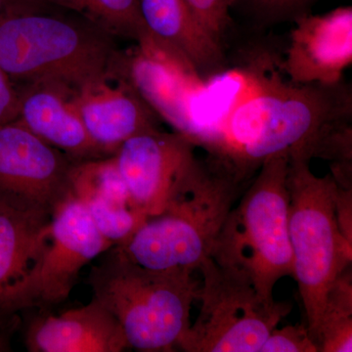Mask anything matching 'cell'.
I'll use <instances>...</instances> for the list:
<instances>
[{
  "label": "cell",
  "mask_w": 352,
  "mask_h": 352,
  "mask_svg": "<svg viewBox=\"0 0 352 352\" xmlns=\"http://www.w3.org/2000/svg\"><path fill=\"white\" fill-rule=\"evenodd\" d=\"M266 61L230 72L237 89L212 122L207 147L212 161L249 182L277 155L323 159L351 126V96L342 85H300Z\"/></svg>",
  "instance_id": "obj_1"
},
{
  "label": "cell",
  "mask_w": 352,
  "mask_h": 352,
  "mask_svg": "<svg viewBox=\"0 0 352 352\" xmlns=\"http://www.w3.org/2000/svg\"><path fill=\"white\" fill-rule=\"evenodd\" d=\"M112 34L82 16L52 11L0 18V69L16 85L53 83L78 91L115 80L120 51Z\"/></svg>",
  "instance_id": "obj_2"
},
{
  "label": "cell",
  "mask_w": 352,
  "mask_h": 352,
  "mask_svg": "<svg viewBox=\"0 0 352 352\" xmlns=\"http://www.w3.org/2000/svg\"><path fill=\"white\" fill-rule=\"evenodd\" d=\"M243 184L212 159L198 160L166 210L148 217L117 247L127 258L149 270L195 272L210 258Z\"/></svg>",
  "instance_id": "obj_3"
},
{
  "label": "cell",
  "mask_w": 352,
  "mask_h": 352,
  "mask_svg": "<svg viewBox=\"0 0 352 352\" xmlns=\"http://www.w3.org/2000/svg\"><path fill=\"white\" fill-rule=\"evenodd\" d=\"M92 267L94 298L116 317L131 349L173 351L187 333L199 282L193 271L153 270L108 250Z\"/></svg>",
  "instance_id": "obj_4"
},
{
  "label": "cell",
  "mask_w": 352,
  "mask_h": 352,
  "mask_svg": "<svg viewBox=\"0 0 352 352\" xmlns=\"http://www.w3.org/2000/svg\"><path fill=\"white\" fill-rule=\"evenodd\" d=\"M288 173V155L263 162L227 215L210 254L219 265L247 278L266 300H274L278 281L294 274Z\"/></svg>",
  "instance_id": "obj_5"
},
{
  "label": "cell",
  "mask_w": 352,
  "mask_h": 352,
  "mask_svg": "<svg viewBox=\"0 0 352 352\" xmlns=\"http://www.w3.org/2000/svg\"><path fill=\"white\" fill-rule=\"evenodd\" d=\"M309 163L305 157H289V231L293 276L308 330L316 342L328 291L351 266L352 244L340 232L338 223L337 182L331 173L322 177L315 175Z\"/></svg>",
  "instance_id": "obj_6"
},
{
  "label": "cell",
  "mask_w": 352,
  "mask_h": 352,
  "mask_svg": "<svg viewBox=\"0 0 352 352\" xmlns=\"http://www.w3.org/2000/svg\"><path fill=\"white\" fill-rule=\"evenodd\" d=\"M198 271L200 311L178 344L182 351L259 352L273 329L292 311L291 302L264 300L247 278L214 259H206Z\"/></svg>",
  "instance_id": "obj_7"
},
{
  "label": "cell",
  "mask_w": 352,
  "mask_h": 352,
  "mask_svg": "<svg viewBox=\"0 0 352 352\" xmlns=\"http://www.w3.org/2000/svg\"><path fill=\"white\" fill-rule=\"evenodd\" d=\"M113 245L72 193L52 214L48 242L38 261L7 292L0 305V318L34 308L46 312L64 302L82 268Z\"/></svg>",
  "instance_id": "obj_8"
},
{
  "label": "cell",
  "mask_w": 352,
  "mask_h": 352,
  "mask_svg": "<svg viewBox=\"0 0 352 352\" xmlns=\"http://www.w3.org/2000/svg\"><path fill=\"white\" fill-rule=\"evenodd\" d=\"M73 161L18 120L0 126V203L52 217L72 194Z\"/></svg>",
  "instance_id": "obj_9"
},
{
  "label": "cell",
  "mask_w": 352,
  "mask_h": 352,
  "mask_svg": "<svg viewBox=\"0 0 352 352\" xmlns=\"http://www.w3.org/2000/svg\"><path fill=\"white\" fill-rule=\"evenodd\" d=\"M118 78H122L155 113L189 139L204 147L208 129L198 113V105L207 91L208 82L188 65L155 41L138 45L120 55Z\"/></svg>",
  "instance_id": "obj_10"
},
{
  "label": "cell",
  "mask_w": 352,
  "mask_h": 352,
  "mask_svg": "<svg viewBox=\"0 0 352 352\" xmlns=\"http://www.w3.org/2000/svg\"><path fill=\"white\" fill-rule=\"evenodd\" d=\"M196 146L159 127L127 139L113 154L136 208L146 217L163 212L198 161Z\"/></svg>",
  "instance_id": "obj_11"
},
{
  "label": "cell",
  "mask_w": 352,
  "mask_h": 352,
  "mask_svg": "<svg viewBox=\"0 0 352 352\" xmlns=\"http://www.w3.org/2000/svg\"><path fill=\"white\" fill-rule=\"evenodd\" d=\"M352 62V8L338 7L323 15L300 14L291 32L280 71L300 85H333Z\"/></svg>",
  "instance_id": "obj_12"
},
{
  "label": "cell",
  "mask_w": 352,
  "mask_h": 352,
  "mask_svg": "<svg viewBox=\"0 0 352 352\" xmlns=\"http://www.w3.org/2000/svg\"><path fill=\"white\" fill-rule=\"evenodd\" d=\"M111 82H95L73 94L85 131L106 157L132 136L157 129L160 119L126 80Z\"/></svg>",
  "instance_id": "obj_13"
},
{
  "label": "cell",
  "mask_w": 352,
  "mask_h": 352,
  "mask_svg": "<svg viewBox=\"0 0 352 352\" xmlns=\"http://www.w3.org/2000/svg\"><path fill=\"white\" fill-rule=\"evenodd\" d=\"M30 352H122L131 349L119 322L96 298L85 307L32 319L25 333Z\"/></svg>",
  "instance_id": "obj_14"
},
{
  "label": "cell",
  "mask_w": 352,
  "mask_h": 352,
  "mask_svg": "<svg viewBox=\"0 0 352 352\" xmlns=\"http://www.w3.org/2000/svg\"><path fill=\"white\" fill-rule=\"evenodd\" d=\"M18 122L73 161L106 157L92 142L73 102L75 92L53 83L17 85Z\"/></svg>",
  "instance_id": "obj_15"
},
{
  "label": "cell",
  "mask_w": 352,
  "mask_h": 352,
  "mask_svg": "<svg viewBox=\"0 0 352 352\" xmlns=\"http://www.w3.org/2000/svg\"><path fill=\"white\" fill-rule=\"evenodd\" d=\"M138 4L150 38L201 78L210 80L223 69L222 43L199 22L185 0H138Z\"/></svg>",
  "instance_id": "obj_16"
},
{
  "label": "cell",
  "mask_w": 352,
  "mask_h": 352,
  "mask_svg": "<svg viewBox=\"0 0 352 352\" xmlns=\"http://www.w3.org/2000/svg\"><path fill=\"white\" fill-rule=\"evenodd\" d=\"M50 220L0 203V305L38 261L48 242Z\"/></svg>",
  "instance_id": "obj_17"
},
{
  "label": "cell",
  "mask_w": 352,
  "mask_h": 352,
  "mask_svg": "<svg viewBox=\"0 0 352 352\" xmlns=\"http://www.w3.org/2000/svg\"><path fill=\"white\" fill-rule=\"evenodd\" d=\"M55 8L67 9L112 34L129 38L138 45L151 43L138 0H46Z\"/></svg>",
  "instance_id": "obj_18"
},
{
  "label": "cell",
  "mask_w": 352,
  "mask_h": 352,
  "mask_svg": "<svg viewBox=\"0 0 352 352\" xmlns=\"http://www.w3.org/2000/svg\"><path fill=\"white\" fill-rule=\"evenodd\" d=\"M316 342L319 352L352 351V273L346 268L329 289Z\"/></svg>",
  "instance_id": "obj_19"
},
{
  "label": "cell",
  "mask_w": 352,
  "mask_h": 352,
  "mask_svg": "<svg viewBox=\"0 0 352 352\" xmlns=\"http://www.w3.org/2000/svg\"><path fill=\"white\" fill-rule=\"evenodd\" d=\"M259 352H319L307 326L296 324L273 329Z\"/></svg>",
  "instance_id": "obj_20"
},
{
  "label": "cell",
  "mask_w": 352,
  "mask_h": 352,
  "mask_svg": "<svg viewBox=\"0 0 352 352\" xmlns=\"http://www.w3.org/2000/svg\"><path fill=\"white\" fill-rule=\"evenodd\" d=\"M207 31L222 43L231 23V0H185Z\"/></svg>",
  "instance_id": "obj_21"
},
{
  "label": "cell",
  "mask_w": 352,
  "mask_h": 352,
  "mask_svg": "<svg viewBox=\"0 0 352 352\" xmlns=\"http://www.w3.org/2000/svg\"><path fill=\"white\" fill-rule=\"evenodd\" d=\"M312 0H231V6L247 7L254 13L266 18H280L284 16L300 15V10Z\"/></svg>",
  "instance_id": "obj_22"
},
{
  "label": "cell",
  "mask_w": 352,
  "mask_h": 352,
  "mask_svg": "<svg viewBox=\"0 0 352 352\" xmlns=\"http://www.w3.org/2000/svg\"><path fill=\"white\" fill-rule=\"evenodd\" d=\"M19 94L17 85L0 69V126L17 120Z\"/></svg>",
  "instance_id": "obj_23"
},
{
  "label": "cell",
  "mask_w": 352,
  "mask_h": 352,
  "mask_svg": "<svg viewBox=\"0 0 352 352\" xmlns=\"http://www.w3.org/2000/svg\"><path fill=\"white\" fill-rule=\"evenodd\" d=\"M336 214L340 232L352 244V187L338 185Z\"/></svg>",
  "instance_id": "obj_24"
},
{
  "label": "cell",
  "mask_w": 352,
  "mask_h": 352,
  "mask_svg": "<svg viewBox=\"0 0 352 352\" xmlns=\"http://www.w3.org/2000/svg\"><path fill=\"white\" fill-rule=\"evenodd\" d=\"M54 6L46 0H0V18L13 14L52 11Z\"/></svg>",
  "instance_id": "obj_25"
},
{
  "label": "cell",
  "mask_w": 352,
  "mask_h": 352,
  "mask_svg": "<svg viewBox=\"0 0 352 352\" xmlns=\"http://www.w3.org/2000/svg\"><path fill=\"white\" fill-rule=\"evenodd\" d=\"M6 340L2 339L1 337H0V351H6Z\"/></svg>",
  "instance_id": "obj_26"
}]
</instances>
